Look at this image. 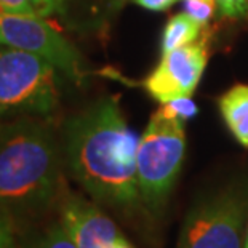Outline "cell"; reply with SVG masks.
Masks as SVG:
<instances>
[{
  "label": "cell",
  "mask_w": 248,
  "mask_h": 248,
  "mask_svg": "<svg viewBox=\"0 0 248 248\" xmlns=\"http://www.w3.org/2000/svg\"><path fill=\"white\" fill-rule=\"evenodd\" d=\"M218 109L232 136L248 147V83H235L221 94Z\"/></svg>",
  "instance_id": "9"
},
{
  "label": "cell",
  "mask_w": 248,
  "mask_h": 248,
  "mask_svg": "<svg viewBox=\"0 0 248 248\" xmlns=\"http://www.w3.org/2000/svg\"><path fill=\"white\" fill-rule=\"evenodd\" d=\"M61 186L62 157L50 126L29 117L0 125V215L15 224L34 219Z\"/></svg>",
  "instance_id": "2"
},
{
  "label": "cell",
  "mask_w": 248,
  "mask_h": 248,
  "mask_svg": "<svg viewBox=\"0 0 248 248\" xmlns=\"http://www.w3.org/2000/svg\"><path fill=\"white\" fill-rule=\"evenodd\" d=\"M160 110L168 117H175L181 122L186 124L187 120L194 119L195 115L199 114V108L197 104L194 103L192 96H179L171 99L165 104H162Z\"/></svg>",
  "instance_id": "12"
},
{
  "label": "cell",
  "mask_w": 248,
  "mask_h": 248,
  "mask_svg": "<svg viewBox=\"0 0 248 248\" xmlns=\"http://www.w3.org/2000/svg\"><path fill=\"white\" fill-rule=\"evenodd\" d=\"M245 200L234 192L213 195L189 212L178 248H240Z\"/></svg>",
  "instance_id": "6"
},
{
  "label": "cell",
  "mask_w": 248,
  "mask_h": 248,
  "mask_svg": "<svg viewBox=\"0 0 248 248\" xmlns=\"http://www.w3.org/2000/svg\"><path fill=\"white\" fill-rule=\"evenodd\" d=\"M125 3H126V0H106V12L117 13L122 10Z\"/></svg>",
  "instance_id": "19"
},
{
  "label": "cell",
  "mask_w": 248,
  "mask_h": 248,
  "mask_svg": "<svg viewBox=\"0 0 248 248\" xmlns=\"http://www.w3.org/2000/svg\"><path fill=\"white\" fill-rule=\"evenodd\" d=\"M131 2L141 8L147 10V12L163 13V12H168V10L175 3H178L179 0H131Z\"/></svg>",
  "instance_id": "18"
},
{
  "label": "cell",
  "mask_w": 248,
  "mask_h": 248,
  "mask_svg": "<svg viewBox=\"0 0 248 248\" xmlns=\"http://www.w3.org/2000/svg\"><path fill=\"white\" fill-rule=\"evenodd\" d=\"M208 62L207 35L178 50L162 55L155 69L142 82V88L157 103L165 104L179 96H192Z\"/></svg>",
  "instance_id": "7"
},
{
  "label": "cell",
  "mask_w": 248,
  "mask_h": 248,
  "mask_svg": "<svg viewBox=\"0 0 248 248\" xmlns=\"http://www.w3.org/2000/svg\"><path fill=\"white\" fill-rule=\"evenodd\" d=\"M245 248H248V245H247V247H245Z\"/></svg>",
  "instance_id": "22"
},
{
  "label": "cell",
  "mask_w": 248,
  "mask_h": 248,
  "mask_svg": "<svg viewBox=\"0 0 248 248\" xmlns=\"http://www.w3.org/2000/svg\"><path fill=\"white\" fill-rule=\"evenodd\" d=\"M32 3L37 16L46 18L51 15H66L67 3L71 0H29Z\"/></svg>",
  "instance_id": "14"
},
{
  "label": "cell",
  "mask_w": 248,
  "mask_h": 248,
  "mask_svg": "<svg viewBox=\"0 0 248 248\" xmlns=\"http://www.w3.org/2000/svg\"><path fill=\"white\" fill-rule=\"evenodd\" d=\"M138 142L117 96L99 98L62 128V155L72 178L96 202L117 210H133L141 202Z\"/></svg>",
  "instance_id": "1"
},
{
  "label": "cell",
  "mask_w": 248,
  "mask_h": 248,
  "mask_svg": "<svg viewBox=\"0 0 248 248\" xmlns=\"http://www.w3.org/2000/svg\"><path fill=\"white\" fill-rule=\"evenodd\" d=\"M15 231L16 224L7 216L0 215V248H18Z\"/></svg>",
  "instance_id": "16"
},
{
  "label": "cell",
  "mask_w": 248,
  "mask_h": 248,
  "mask_svg": "<svg viewBox=\"0 0 248 248\" xmlns=\"http://www.w3.org/2000/svg\"><path fill=\"white\" fill-rule=\"evenodd\" d=\"M186 154L184 122L155 110L140 138L136 175L142 203L152 212L165 205Z\"/></svg>",
  "instance_id": "4"
},
{
  "label": "cell",
  "mask_w": 248,
  "mask_h": 248,
  "mask_svg": "<svg viewBox=\"0 0 248 248\" xmlns=\"http://www.w3.org/2000/svg\"><path fill=\"white\" fill-rule=\"evenodd\" d=\"M202 26L197 24L187 13H176L167 21L160 39L162 55L192 44L200 37Z\"/></svg>",
  "instance_id": "10"
},
{
  "label": "cell",
  "mask_w": 248,
  "mask_h": 248,
  "mask_svg": "<svg viewBox=\"0 0 248 248\" xmlns=\"http://www.w3.org/2000/svg\"><path fill=\"white\" fill-rule=\"evenodd\" d=\"M183 8L184 13H187L195 23L205 28L213 19L218 3L216 0H183Z\"/></svg>",
  "instance_id": "13"
},
{
  "label": "cell",
  "mask_w": 248,
  "mask_h": 248,
  "mask_svg": "<svg viewBox=\"0 0 248 248\" xmlns=\"http://www.w3.org/2000/svg\"><path fill=\"white\" fill-rule=\"evenodd\" d=\"M0 44L44 58L76 85H82L87 77L80 51L37 15L0 12Z\"/></svg>",
  "instance_id": "5"
},
{
  "label": "cell",
  "mask_w": 248,
  "mask_h": 248,
  "mask_svg": "<svg viewBox=\"0 0 248 248\" xmlns=\"http://www.w3.org/2000/svg\"><path fill=\"white\" fill-rule=\"evenodd\" d=\"M60 71L44 58L0 44V119L48 117L60 108Z\"/></svg>",
  "instance_id": "3"
},
{
  "label": "cell",
  "mask_w": 248,
  "mask_h": 248,
  "mask_svg": "<svg viewBox=\"0 0 248 248\" xmlns=\"http://www.w3.org/2000/svg\"><path fill=\"white\" fill-rule=\"evenodd\" d=\"M216 3L219 13L229 19L248 16V0H216Z\"/></svg>",
  "instance_id": "15"
},
{
  "label": "cell",
  "mask_w": 248,
  "mask_h": 248,
  "mask_svg": "<svg viewBox=\"0 0 248 248\" xmlns=\"http://www.w3.org/2000/svg\"><path fill=\"white\" fill-rule=\"evenodd\" d=\"M61 224L77 248H115L122 237L106 213L82 197L62 200Z\"/></svg>",
  "instance_id": "8"
},
{
  "label": "cell",
  "mask_w": 248,
  "mask_h": 248,
  "mask_svg": "<svg viewBox=\"0 0 248 248\" xmlns=\"http://www.w3.org/2000/svg\"><path fill=\"white\" fill-rule=\"evenodd\" d=\"M247 245H248V237H247Z\"/></svg>",
  "instance_id": "21"
},
{
  "label": "cell",
  "mask_w": 248,
  "mask_h": 248,
  "mask_svg": "<svg viewBox=\"0 0 248 248\" xmlns=\"http://www.w3.org/2000/svg\"><path fill=\"white\" fill-rule=\"evenodd\" d=\"M23 248H77L62 228V224H51L48 229H45L40 235L34 237L29 242H26Z\"/></svg>",
  "instance_id": "11"
},
{
  "label": "cell",
  "mask_w": 248,
  "mask_h": 248,
  "mask_svg": "<svg viewBox=\"0 0 248 248\" xmlns=\"http://www.w3.org/2000/svg\"><path fill=\"white\" fill-rule=\"evenodd\" d=\"M115 248H133V245H130L128 242H126V239H124V237H120L117 245H115Z\"/></svg>",
  "instance_id": "20"
},
{
  "label": "cell",
  "mask_w": 248,
  "mask_h": 248,
  "mask_svg": "<svg viewBox=\"0 0 248 248\" xmlns=\"http://www.w3.org/2000/svg\"><path fill=\"white\" fill-rule=\"evenodd\" d=\"M0 12L15 15H37L29 0H0Z\"/></svg>",
  "instance_id": "17"
}]
</instances>
